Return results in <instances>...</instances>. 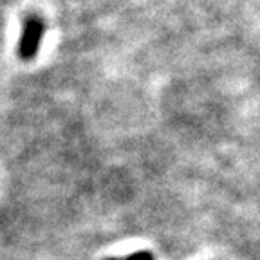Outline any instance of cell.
Returning a JSON list of instances; mask_svg holds the SVG:
<instances>
[{
    "mask_svg": "<svg viewBox=\"0 0 260 260\" xmlns=\"http://www.w3.org/2000/svg\"><path fill=\"white\" fill-rule=\"evenodd\" d=\"M45 32V22L38 15H29L24 20L20 44H18V54L22 60H32L40 49L42 37Z\"/></svg>",
    "mask_w": 260,
    "mask_h": 260,
    "instance_id": "obj_1",
    "label": "cell"
},
{
    "mask_svg": "<svg viewBox=\"0 0 260 260\" xmlns=\"http://www.w3.org/2000/svg\"><path fill=\"white\" fill-rule=\"evenodd\" d=\"M107 260H154V255L150 251H138L134 255L125 256V258H107Z\"/></svg>",
    "mask_w": 260,
    "mask_h": 260,
    "instance_id": "obj_2",
    "label": "cell"
}]
</instances>
